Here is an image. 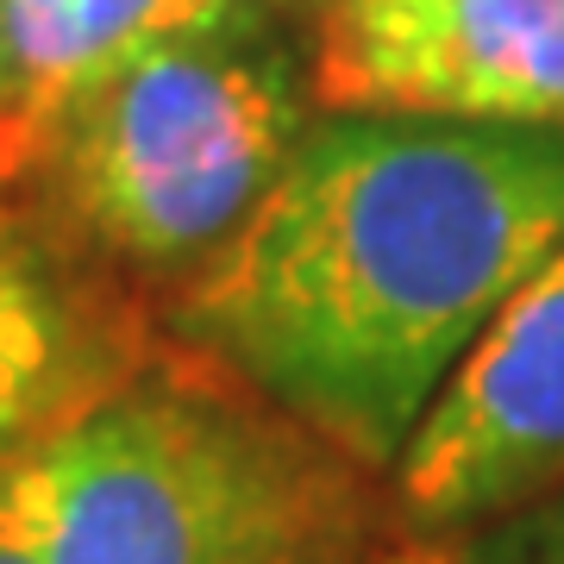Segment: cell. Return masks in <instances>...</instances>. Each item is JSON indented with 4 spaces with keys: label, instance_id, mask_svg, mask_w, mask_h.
Listing matches in <instances>:
<instances>
[{
    "label": "cell",
    "instance_id": "cell-8",
    "mask_svg": "<svg viewBox=\"0 0 564 564\" xmlns=\"http://www.w3.org/2000/svg\"><path fill=\"white\" fill-rule=\"evenodd\" d=\"M496 564H564V489L514 514V527L496 540Z\"/></svg>",
    "mask_w": 564,
    "mask_h": 564
},
{
    "label": "cell",
    "instance_id": "cell-1",
    "mask_svg": "<svg viewBox=\"0 0 564 564\" xmlns=\"http://www.w3.org/2000/svg\"><path fill=\"white\" fill-rule=\"evenodd\" d=\"M564 245V126L314 113L170 333L377 477L502 302Z\"/></svg>",
    "mask_w": 564,
    "mask_h": 564
},
{
    "label": "cell",
    "instance_id": "cell-6",
    "mask_svg": "<svg viewBox=\"0 0 564 564\" xmlns=\"http://www.w3.org/2000/svg\"><path fill=\"white\" fill-rule=\"evenodd\" d=\"M151 345L69 251L0 214V464L139 377Z\"/></svg>",
    "mask_w": 564,
    "mask_h": 564
},
{
    "label": "cell",
    "instance_id": "cell-10",
    "mask_svg": "<svg viewBox=\"0 0 564 564\" xmlns=\"http://www.w3.org/2000/svg\"><path fill=\"white\" fill-rule=\"evenodd\" d=\"M13 107V20H7V0H0V120Z\"/></svg>",
    "mask_w": 564,
    "mask_h": 564
},
{
    "label": "cell",
    "instance_id": "cell-2",
    "mask_svg": "<svg viewBox=\"0 0 564 564\" xmlns=\"http://www.w3.org/2000/svg\"><path fill=\"white\" fill-rule=\"evenodd\" d=\"M44 564H383L377 470L195 358L0 464Z\"/></svg>",
    "mask_w": 564,
    "mask_h": 564
},
{
    "label": "cell",
    "instance_id": "cell-12",
    "mask_svg": "<svg viewBox=\"0 0 564 564\" xmlns=\"http://www.w3.org/2000/svg\"><path fill=\"white\" fill-rule=\"evenodd\" d=\"M383 564H433V552H389Z\"/></svg>",
    "mask_w": 564,
    "mask_h": 564
},
{
    "label": "cell",
    "instance_id": "cell-7",
    "mask_svg": "<svg viewBox=\"0 0 564 564\" xmlns=\"http://www.w3.org/2000/svg\"><path fill=\"white\" fill-rule=\"evenodd\" d=\"M13 20V107L0 120V182H20L32 144L82 88L163 39L258 20L251 0H57ZM270 20V13H263Z\"/></svg>",
    "mask_w": 564,
    "mask_h": 564
},
{
    "label": "cell",
    "instance_id": "cell-3",
    "mask_svg": "<svg viewBox=\"0 0 564 564\" xmlns=\"http://www.w3.org/2000/svg\"><path fill=\"white\" fill-rule=\"evenodd\" d=\"M314 113L307 51L258 13L107 69L39 132L20 182L82 251L182 282L258 214Z\"/></svg>",
    "mask_w": 564,
    "mask_h": 564
},
{
    "label": "cell",
    "instance_id": "cell-9",
    "mask_svg": "<svg viewBox=\"0 0 564 564\" xmlns=\"http://www.w3.org/2000/svg\"><path fill=\"white\" fill-rule=\"evenodd\" d=\"M0 564H44V552L32 545V533L20 527V514H13L7 496H0Z\"/></svg>",
    "mask_w": 564,
    "mask_h": 564
},
{
    "label": "cell",
    "instance_id": "cell-11",
    "mask_svg": "<svg viewBox=\"0 0 564 564\" xmlns=\"http://www.w3.org/2000/svg\"><path fill=\"white\" fill-rule=\"evenodd\" d=\"M258 13H270V20H321L326 0H251Z\"/></svg>",
    "mask_w": 564,
    "mask_h": 564
},
{
    "label": "cell",
    "instance_id": "cell-13",
    "mask_svg": "<svg viewBox=\"0 0 564 564\" xmlns=\"http://www.w3.org/2000/svg\"><path fill=\"white\" fill-rule=\"evenodd\" d=\"M39 7H57V0H7V13H39Z\"/></svg>",
    "mask_w": 564,
    "mask_h": 564
},
{
    "label": "cell",
    "instance_id": "cell-5",
    "mask_svg": "<svg viewBox=\"0 0 564 564\" xmlns=\"http://www.w3.org/2000/svg\"><path fill=\"white\" fill-rule=\"evenodd\" d=\"M307 88L321 113L564 126V0H326Z\"/></svg>",
    "mask_w": 564,
    "mask_h": 564
},
{
    "label": "cell",
    "instance_id": "cell-4",
    "mask_svg": "<svg viewBox=\"0 0 564 564\" xmlns=\"http://www.w3.org/2000/svg\"><path fill=\"white\" fill-rule=\"evenodd\" d=\"M389 477L421 540L514 521L564 489V245L452 364Z\"/></svg>",
    "mask_w": 564,
    "mask_h": 564
},
{
    "label": "cell",
    "instance_id": "cell-14",
    "mask_svg": "<svg viewBox=\"0 0 564 564\" xmlns=\"http://www.w3.org/2000/svg\"><path fill=\"white\" fill-rule=\"evenodd\" d=\"M433 564H452V558H440V552H433Z\"/></svg>",
    "mask_w": 564,
    "mask_h": 564
}]
</instances>
